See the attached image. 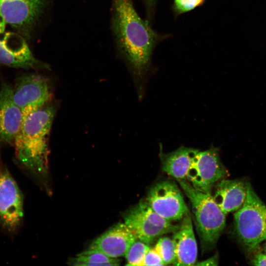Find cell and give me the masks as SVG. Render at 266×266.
<instances>
[{
	"label": "cell",
	"mask_w": 266,
	"mask_h": 266,
	"mask_svg": "<svg viewBox=\"0 0 266 266\" xmlns=\"http://www.w3.org/2000/svg\"><path fill=\"white\" fill-rule=\"evenodd\" d=\"M111 29L115 47L135 80L148 71L158 35L137 13L132 0H111Z\"/></svg>",
	"instance_id": "6da1fadb"
},
{
	"label": "cell",
	"mask_w": 266,
	"mask_h": 266,
	"mask_svg": "<svg viewBox=\"0 0 266 266\" xmlns=\"http://www.w3.org/2000/svg\"><path fill=\"white\" fill-rule=\"evenodd\" d=\"M56 111L54 105L44 106L24 118L14 140L17 159L36 177L47 172L49 138Z\"/></svg>",
	"instance_id": "7a4b0ae2"
},
{
	"label": "cell",
	"mask_w": 266,
	"mask_h": 266,
	"mask_svg": "<svg viewBox=\"0 0 266 266\" xmlns=\"http://www.w3.org/2000/svg\"><path fill=\"white\" fill-rule=\"evenodd\" d=\"M176 180L191 202L202 247L204 249L212 248L225 227L226 215L216 203L212 194L196 190L187 179Z\"/></svg>",
	"instance_id": "3957f363"
},
{
	"label": "cell",
	"mask_w": 266,
	"mask_h": 266,
	"mask_svg": "<svg viewBox=\"0 0 266 266\" xmlns=\"http://www.w3.org/2000/svg\"><path fill=\"white\" fill-rule=\"evenodd\" d=\"M233 217L237 239L248 251H252L266 240V205L250 183L245 200Z\"/></svg>",
	"instance_id": "277c9868"
},
{
	"label": "cell",
	"mask_w": 266,
	"mask_h": 266,
	"mask_svg": "<svg viewBox=\"0 0 266 266\" xmlns=\"http://www.w3.org/2000/svg\"><path fill=\"white\" fill-rule=\"evenodd\" d=\"M124 220L137 238L148 244L163 234L174 233L178 227L156 213L146 201L127 211Z\"/></svg>",
	"instance_id": "5b68a950"
},
{
	"label": "cell",
	"mask_w": 266,
	"mask_h": 266,
	"mask_svg": "<svg viewBox=\"0 0 266 266\" xmlns=\"http://www.w3.org/2000/svg\"><path fill=\"white\" fill-rule=\"evenodd\" d=\"M219 149L211 146L203 151H198L188 170L186 178L196 190L212 194V189L228 171L222 163Z\"/></svg>",
	"instance_id": "8992f818"
},
{
	"label": "cell",
	"mask_w": 266,
	"mask_h": 266,
	"mask_svg": "<svg viewBox=\"0 0 266 266\" xmlns=\"http://www.w3.org/2000/svg\"><path fill=\"white\" fill-rule=\"evenodd\" d=\"M24 198L8 169H0V225L9 233H15L24 218Z\"/></svg>",
	"instance_id": "52a82bcc"
},
{
	"label": "cell",
	"mask_w": 266,
	"mask_h": 266,
	"mask_svg": "<svg viewBox=\"0 0 266 266\" xmlns=\"http://www.w3.org/2000/svg\"><path fill=\"white\" fill-rule=\"evenodd\" d=\"M51 96L48 79L39 74H29L20 77L13 89V100L22 111L23 120L45 106Z\"/></svg>",
	"instance_id": "ba28073f"
},
{
	"label": "cell",
	"mask_w": 266,
	"mask_h": 266,
	"mask_svg": "<svg viewBox=\"0 0 266 266\" xmlns=\"http://www.w3.org/2000/svg\"><path fill=\"white\" fill-rule=\"evenodd\" d=\"M146 201L156 213L171 222L182 219L189 212L180 190L172 181L164 180L154 184Z\"/></svg>",
	"instance_id": "9c48e42d"
},
{
	"label": "cell",
	"mask_w": 266,
	"mask_h": 266,
	"mask_svg": "<svg viewBox=\"0 0 266 266\" xmlns=\"http://www.w3.org/2000/svg\"><path fill=\"white\" fill-rule=\"evenodd\" d=\"M45 4L46 0H0V13L19 34L29 38Z\"/></svg>",
	"instance_id": "30bf717a"
},
{
	"label": "cell",
	"mask_w": 266,
	"mask_h": 266,
	"mask_svg": "<svg viewBox=\"0 0 266 266\" xmlns=\"http://www.w3.org/2000/svg\"><path fill=\"white\" fill-rule=\"evenodd\" d=\"M0 65L25 69L50 68L34 57L23 36L12 32L0 34Z\"/></svg>",
	"instance_id": "8fae6325"
},
{
	"label": "cell",
	"mask_w": 266,
	"mask_h": 266,
	"mask_svg": "<svg viewBox=\"0 0 266 266\" xmlns=\"http://www.w3.org/2000/svg\"><path fill=\"white\" fill-rule=\"evenodd\" d=\"M23 122V114L15 103L13 89L2 83L0 89V142L14 141Z\"/></svg>",
	"instance_id": "7c38bea8"
},
{
	"label": "cell",
	"mask_w": 266,
	"mask_h": 266,
	"mask_svg": "<svg viewBox=\"0 0 266 266\" xmlns=\"http://www.w3.org/2000/svg\"><path fill=\"white\" fill-rule=\"evenodd\" d=\"M137 239L125 223H118L96 239L89 248L99 250L109 257L117 258L125 256Z\"/></svg>",
	"instance_id": "4fadbf2b"
},
{
	"label": "cell",
	"mask_w": 266,
	"mask_h": 266,
	"mask_svg": "<svg viewBox=\"0 0 266 266\" xmlns=\"http://www.w3.org/2000/svg\"><path fill=\"white\" fill-rule=\"evenodd\" d=\"M172 240L176 254L175 266H193L197 263L198 247L189 212L182 218L174 232Z\"/></svg>",
	"instance_id": "5bb4252c"
},
{
	"label": "cell",
	"mask_w": 266,
	"mask_h": 266,
	"mask_svg": "<svg viewBox=\"0 0 266 266\" xmlns=\"http://www.w3.org/2000/svg\"><path fill=\"white\" fill-rule=\"evenodd\" d=\"M248 184L241 180L223 178L215 185L212 196L225 214L236 211L242 206L246 198Z\"/></svg>",
	"instance_id": "9a60e30c"
},
{
	"label": "cell",
	"mask_w": 266,
	"mask_h": 266,
	"mask_svg": "<svg viewBox=\"0 0 266 266\" xmlns=\"http://www.w3.org/2000/svg\"><path fill=\"white\" fill-rule=\"evenodd\" d=\"M160 158L164 171L176 179H185L199 150L181 146L173 152L165 153L161 147Z\"/></svg>",
	"instance_id": "2e32d148"
},
{
	"label": "cell",
	"mask_w": 266,
	"mask_h": 266,
	"mask_svg": "<svg viewBox=\"0 0 266 266\" xmlns=\"http://www.w3.org/2000/svg\"><path fill=\"white\" fill-rule=\"evenodd\" d=\"M69 262L71 265L79 266H118L120 260L109 257L97 249L89 248L70 259Z\"/></svg>",
	"instance_id": "e0dca14e"
},
{
	"label": "cell",
	"mask_w": 266,
	"mask_h": 266,
	"mask_svg": "<svg viewBox=\"0 0 266 266\" xmlns=\"http://www.w3.org/2000/svg\"><path fill=\"white\" fill-rule=\"evenodd\" d=\"M150 248L148 244L137 239L125 255L127 265L141 266L145 255Z\"/></svg>",
	"instance_id": "ac0fdd59"
},
{
	"label": "cell",
	"mask_w": 266,
	"mask_h": 266,
	"mask_svg": "<svg viewBox=\"0 0 266 266\" xmlns=\"http://www.w3.org/2000/svg\"><path fill=\"white\" fill-rule=\"evenodd\" d=\"M154 248L159 253L166 265H174L176 254L172 239L168 237H161Z\"/></svg>",
	"instance_id": "d6986e66"
},
{
	"label": "cell",
	"mask_w": 266,
	"mask_h": 266,
	"mask_svg": "<svg viewBox=\"0 0 266 266\" xmlns=\"http://www.w3.org/2000/svg\"><path fill=\"white\" fill-rule=\"evenodd\" d=\"M204 0H174L176 10L179 13L190 11L200 5Z\"/></svg>",
	"instance_id": "ffe728a7"
},
{
	"label": "cell",
	"mask_w": 266,
	"mask_h": 266,
	"mask_svg": "<svg viewBox=\"0 0 266 266\" xmlns=\"http://www.w3.org/2000/svg\"><path fill=\"white\" fill-rule=\"evenodd\" d=\"M166 265L157 251L150 248L145 255L142 266H164Z\"/></svg>",
	"instance_id": "44dd1931"
},
{
	"label": "cell",
	"mask_w": 266,
	"mask_h": 266,
	"mask_svg": "<svg viewBox=\"0 0 266 266\" xmlns=\"http://www.w3.org/2000/svg\"><path fill=\"white\" fill-rule=\"evenodd\" d=\"M251 263L255 266H266V254H257L251 261Z\"/></svg>",
	"instance_id": "7402d4cb"
},
{
	"label": "cell",
	"mask_w": 266,
	"mask_h": 266,
	"mask_svg": "<svg viewBox=\"0 0 266 266\" xmlns=\"http://www.w3.org/2000/svg\"><path fill=\"white\" fill-rule=\"evenodd\" d=\"M218 256L216 254L206 260L196 264L197 266H217L218 265Z\"/></svg>",
	"instance_id": "603a6c76"
},
{
	"label": "cell",
	"mask_w": 266,
	"mask_h": 266,
	"mask_svg": "<svg viewBox=\"0 0 266 266\" xmlns=\"http://www.w3.org/2000/svg\"><path fill=\"white\" fill-rule=\"evenodd\" d=\"M157 0H143L148 13H150Z\"/></svg>",
	"instance_id": "cb8c5ba5"
},
{
	"label": "cell",
	"mask_w": 266,
	"mask_h": 266,
	"mask_svg": "<svg viewBox=\"0 0 266 266\" xmlns=\"http://www.w3.org/2000/svg\"><path fill=\"white\" fill-rule=\"evenodd\" d=\"M6 22L3 17L0 13V34L3 33L5 30Z\"/></svg>",
	"instance_id": "d4e9b609"
},
{
	"label": "cell",
	"mask_w": 266,
	"mask_h": 266,
	"mask_svg": "<svg viewBox=\"0 0 266 266\" xmlns=\"http://www.w3.org/2000/svg\"><path fill=\"white\" fill-rule=\"evenodd\" d=\"M264 250L266 252V243H265L264 245Z\"/></svg>",
	"instance_id": "484cf974"
}]
</instances>
